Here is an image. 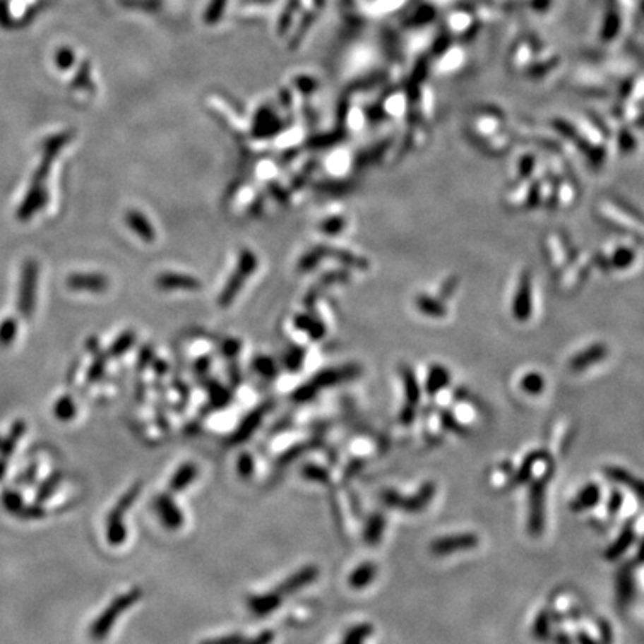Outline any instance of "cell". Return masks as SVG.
I'll use <instances>...</instances> for the list:
<instances>
[{"label": "cell", "mask_w": 644, "mask_h": 644, "mask_svg": "<svg viewBox=\"0 0 644 644\" xmlns=\"http://www.w3.org/2000/svg\"><path fill=\"white\" fill-rule=\"evenodd\" d=\"M141 494V483L131 485L117 504L111 508L106 518V540L111 546H121L127 540V528H126V512L138 500Z\"/></svg>", "instance_id": "obj_2"}, {"label": "cell", "mask_w": 644, "mask_h": 644, "mask_svg": "<svg viewBox=\"0 0 644 644\" xmlns=\"http://www.w3.org/2000/svg\"><path fill=\"white\" fill-rule=\"evenodd\" d=\"M2 440H4V439H2V437H0V445H2Z\"/></svg>", "instance_id": "obj_62"}, {"label": "cell", "mask_w": 644, "mask_h": 644, "mask_svg": "<svg viewBox=\"0 0 644 644\" xmlns=\"http://www.w3.org/2000/svg\"><path fill=\"white\" fill-rule=\"evenodd\" d=\"M544 460H549V453L546 451H535V452H531L525 460H523L522 465L519 467V470L516 472V475L513 476L512 479V487H519L522 485V483H525L531 479L532 476V470H534V465L539 463V461H544Z\"/></svg>", "instance_id": "obj_24"}, {"label": "cell", "mask_w": 644, "mask_h": 644, "mask_svg": "<svg viewBox=\"0 0 644 644\" xmlns=\"http://www.w3.org/2000/svg\"><path fill=\"white\" fill-rule=\"evenodd\" d=\"M303 451H304V446H302V445H295V446H292L291 449H288L287 452H284V453L280 455L279 464H280V465H285V464L291 463L292 460L297 458V456H300V455L303 453Z\"/></svg>", "instance_id": "obj_53"}, {"label": "cell", "mask_w": 644, "mask_h": 644, "mask_svg": "<svg viewBox=\"0 0 644 644\" xmlns=\"http://www.w3.org/2000/svg\"><path fill=\"white\" fill-rule=\"evenodd\" d=\"M236 470L242 479H249L255 472L254 456L248 452H242L236 461Z\"/></svg>", "instance_id": "obj_40"}, {"label": "cell", "mask_w": 644, "mask_h": 644, "mask_svg": "<svg viewBox=\"0 0 644 644\" xmlns=\"http://www.w3.org/2000/svg\"><path fill=\"white\" fill-rule=\"evenodd\" d=\"M456 287H458V278H456V276L448 278L445 282H443V285L440 288V297L441 299L451 297V295L455 292Z\"/></svg>", "instance_id": "obj_52"}, {"label": "cell", "mask_w": 644, "mask_h": 644, "mask_svg": "<svg viewBox=\"0 0 644 644\" xmlns=\"http://www.w3.org/2000/svg\"><path fill=\"white\" fill-rule=\"evenodd\" d=\"M142 598V589L141 588H133L127 592L117 595L111 602L109 606H106V609L96 617L90 626V637L93 640H103L112 631L115 626L118 617L123 616L130 607H133L139 600Z\"/></svg>", "instance_id": "obj_1"}, {"label": "cell", "mask_w": 644, "mask_h": 644, "mask_svg": "<svg viewBox=\"0 0 644 644\" xmlns=\"http://www.w3.org/2000/svg\"><path fill=\"white\" fill-rule=\"evenodd\" d=\"M624 506V495L619 492V491H612L610 494V499H609V504H607V510H609V513L612 516L617 515V512H619V510L622 508Z\"/></svg>", "instance_id": "obj_50"}, {"label": "cell", "mask_w": 644, "mask_h": 644, "mask_svg": "<svg viewBox=\"0 0 644 644\" xmlns=\"http://www.w3.org/2000/svg\"><path fill=\"white\" fill-rule=\"evenodd\" d=\"M607 355H609L607 346L604 343H597L588 349H583V351H580L577 355H574L568 362V367L571 371H582L590 366L597 364V362H601Z\"/></svg>", "instance_id": "obj_13"}, {"label": "cell", "mask_w": 644, "mask_h": 644, "mask_svg": "<svg viewBox=\"0 0 644 644\" xmlns=\"http://www.w3.org/2000/svg\"><path fill=\"white\" fill-rule=\"evenodd\" d=\"M318 577L319 568L314 566V564H311V566H304L300 570L294 571L291 576H288L287 579L278 586L276 590L282 597H290L295 592H300L304 588L311 586Z\"/></svg>", "instance_id": "obj_9"}, {"label": "cell", "mask_w": 644, "mask_h": 644, "mask_svg": "<svg viewBox=\"0 0 644 644\" xmlns=\"http://www.w3.org/2000/svg\"><path fill=\"white\" fill-rule=\"evenodd\" d=\"M255 266H257V260H255V257H254V255H252L251 252H244V254H242L237 270L234 272V276L232 278L230 284H228V287L225 288L224 294L221 295V303H222V304H228V303H230V302L234 299V295H236L237 290H240L242 284H244L245 278L254 270Z\"/></svg>", "instance_id": "obj_11"}, {"label": "cell", "mask_w": 644, "mask_h": 644, "mask_svg": "<svg viewBox=\"0 0 644 644\" xmlns=\"http://www.w3.org/2000/svg\"><path fill=\"white\" fill-rule=\"evenodd\" d=\"M416 306L421 309V312L429 316L440 318L446 315V306L443 304V302H439L433 297H428V295H418L415 300Z\"/></svg>", "instance_id": "obj_34"}, {"label": "cell", "mask_w": 644, "mask_h": 644, "mask_svg": "<svg viewBox=\"0 0 644 644\" xmlns=\"http://www.w3.org/2000/svg\"><path fill=\"white\" fill-rule=\"evenodd\" d=\"M451 382V374L446 367L443 366H433L428 371L427 376V383L425 389L429 395H437L440 391H443Z\"/></svg>", "instance_id": "obj_25"}, {"label": "cell", "mask_w": 644, "mask_h": 644, "mask_svg": "<svg viewBox=\"0 0 644 644\" xmlns=\"http://www.w3.org/2000/svg\"><path fill=\"white\" fill-rule=\"evenodd\" d=\"M44 198H45V196H44L42 186H40L39 184H33L29 190V194H27L25 200L23 201L21 208L18 209V218L29 220L32 217V213L42 206Z\"/></svg>", "instance_id": "obj_26"}, {"label": "cell", "mask_w": 644, "mask_h": 644, "mask_svg": "<svg viewBox=\"0 0 644 644\" xmlns=\"http://www.w3.org/2000/svg\"><path fill=\"white\" fill-rule=\"evenodd\" d=\"M415 415H416L415 407L406 405L400 412V422L405 424V425H410L415 421Z\"/></svg>", "instance_id": "obj_55"}, {"label": "cell", "mask_w": 644, "mask_h": 644, "mask_svg": "<svg viewBox=\"0 0 644 644\" xmlns=\"http://www.w3.org/2000/svg\"><path fill=\"white\" fill-rule=\"evenodd\" d=\"M126 220H127V224L130 225V228H133V230L136 232L143 240L151 242L154 239V232L151 228V224L146 221L145 217H142V213H139L136 210H129Z\"/></svg>", "instance_id": "obj_30"}, {"label": "cell", "mask_w": 644, "mask_h": 644, "mask_svg": "<svg viewBox=\"0 0 644 644\" xmlns=\"http://www.w3.org/2000/svg\"><path fill=\"white\" fill-rule=\"evenodd\" d=\"M604 473L607 475V477L616 483H621V485L626 487L629 491H634L638 496H643L644 499V482L640 480L637 476L633 473H629L628 470L621 468V467H614L609 465L604 468Z\"/></svg>", "instance_id": "obj_18"}, {"label": "cell", "mask_w": 644, "mask_h": 644, "mask_svg": "<svg viewBox=\"0 0 644 644\" xmlns=\"http://www.w3.org/2000/svg\"><path fill=\"white\" fill-rule=\"evenodd\" d=\"M76 405L72 397L63 395L54 405V416L61 422H69L76 416Z\"/></svg>", "instance_id": "obj_33"}, {"label": "cell", "mask_w": 644, "mask_h": 644, "mask_svg": "<svg viewBox=\"0 0 644 644\" xmlns=\"http://www.w3.org/2000/svg\"><path fill=\"white\" fill-rule=\"evenodd\" d=\"M532 312V288L530 272H522L512 303V314L518 321H527Z\"/></svg>", "instance_id": "obj_8"}, {"label": "cell", "mask_w": 644, "mask_h": 644, "mask_svg": "<svg viewBox=\"0 0 644 644\" xmlns=\"http://www.w3.org/2000/svg\"><path fill=\"white\" fill-rule=\"evenodd\" d=\"M25 429L27 425L24 421L13 422L9 434L2 440V445H0V456H2V458L8 460L11 455H13V452H16L18 446L20 439L25 434Z\"/></svg>", "instance_id": "obj_27"}, {"label": "cell", "mask_w": 644, "mask_h": 644, "mask_svg": "<svg viewBox=\"0 0 644 644\" xmlns=\"http://www.w3.org/2000/svg\"><path fill=\"white\" fill-rule=\"evenodd\" d=\"M436 495V485L433 482H427L415 495L405 496L395 489H383L381 492V500L385 506L402 510L407 513H418L433 501Z\"/></svg>", "instance_id": "obj_3"}, {"label": "cell", "mask_w": 644, "mask_h": 644, "mask_svg": "<svg viewBox=\"0 0 644 644\" xmlns=\"http://www.w3.org/2000/svg\"><path fill=\"white\" fill-rule=\"evenodd\" d=\"M45 516H47V510L42 507V504H39V503L24 506L21 508V512L17 515V518L23 519V520H37V519H44Z\"/></svg>", "instance_id": "obj_43"}, {"label": "cell", "mask_w": 644, "mask_h": 644, "mask_svg": "<svg viewBox=\"0 0 644 644\" xmlns=\"http://www.w3.org/2000/svg\"><path fill=\"white\" fill-rule=\"evenodd\" d=\"M102 373H103V361L94 362V364L90 369V371H88V379L90 381H97L102 376Z\"/></svg>", "instance_id": "obj_56"}, {"label": "cell", "mask_w": 644, "mask_h": 644, "mask_svg": "<svg viewBox=\"0 0 644 644\" xmlns=\"http://www.w3.org/2000/svg\"><path fill=\"white\" fill-rule=\"evenodd\" d=\"M386 528V519L382 513L374 512L371 513L367 520L364 530H362V540L369 546L379 544L383 539V532Z\"/></svg>", "instance_id": "obj_20"}, {"label": "cell", "mask_w": 644, "mask_h": 644, "mask_svg": "<svg viewBox=\"0 0 644 644\" xmlns=\"http://www.w3.org/2000/svg\"><path fill=\"white\" fill-rule=\"evenodd\" d=\"M376 576H378V566L371 561H367L359 564L358 567L351 571L347 577V583L352 589L361 590L369 588L374 582Z\"/></svg>", "instance_id": "obj_16"}, {"label": "cell", "mask_w": 644, "mask_h": 644, "mask_svg": "<svg viewBox=\"0 0 644 644\" xmlns=\"http://www.w3.org/2000/svg\"><path fill=\"white\" fill-rule=\"evenodd\" d=\"M634 257H636V254L633 249H629V248H617L613 255H612V258H610V266L616 267V268H626L628 266L633 264L634 261Z\"/></svg>", "instance_id": "obj_39"}, {"label": "cell", "mask_w": 644, "mask_h": 644, "mask_svg": "<svg viewBox=\"0 0 644 644\" xmlns=\"http://www.w3.org/2000/svg\"><path fill=\"white\" fill-rule=\"evenodd\" d=\"M0 503H2V507L12 516H17L21 512V508L25 506L21 494L18 491L8 488L4 489L2 495H0Z\"/></svg>", "instance_id": "obj_35"}, {"label": "cell", "mask_w": 644, "mask_h": 644, "mask_svg": "<svg viewBox=\"0 0 644 644\" xmlns=\"http://www.w3.org/2000/svg\"><path fill=\"white\" fill-rule=\"evenodd\" d=\"M589 266H590L589 261H585V263H582V264H576V266H574L571 275L567 278V285H568L570 288L580 285L582 282L586 279V276H588V273H589Z\"/></svg>", "instance_id": "obj_44"}, {"label": "cell", "mask_w": 644, "mask_h": 644, "mask_svg": "<svg viewBox=\"0 0 644 644\" xmlns=\"http://www.w3.org/2000/svg\"><path fill=\"white\" fill-rule=\"evenodd\" d=\"M67 287L73 291L102 292L107 288V279L102 275H72L67 279Z\"/></svg>", "instance_id": "obj_19"}, {"label": "cell", "mask_w": 644, "mask_h": 644, "mask_svg": "<svg viewBox=\"0 0 644 644\" xmlns=\"http://www.w3.org/2000/svg\"><path fill=\"white\" fill-rule=\"evenodd\" d=\"M36 472H37V467H36V465H32L29 470H27V473H24V476H23V480H24L25 483H30V482L33 480V477H35Z\"/></svg>", "instance_id": "obj_57"}, {"label": "cell", "mask_w": 644, "mask_h": 644, "mask_svg": "<svg viewBox=\"0 0 644 644\" xmlns=\"http://www.w3.org/2000/svg\"><path fill=\"white\" fill-rule=\"evenodd\" d=\"M556 644H571V638L566 634L556 636Z\"/></svg>", "instance_id": "obj_60"}, {"label": "cell", "mask_w": 644, "mask_h": 644, "mask_svg": "<svg viewBox=\"0 0 644 644\" xmlns=\"http://www.w3.org/2000/svg\"><path fill=\"white\" fill-rule=\"evenodd\" d=\"M155 515L158 516L161 525L169 531H178L184 527L185 516L181 507L174 503L170 494H160L153 501Z\"/></svg>", "instance_id": "obj_6"}, {"label": "cell", "mask_w": 644, "mask_h": 644, "mask_svg": "<svg viewBox=\"0 0 644 644\" xmlns=\"http://www.w3.org/2000/svg\"><path fill=\"white\" fill-rule=\"evenodd\" d=\"M302 476L309 482L322 483V485H326L331 479L328 468L318 464H304L302 468Z\"/></svg>", "instance_id": "obj_37"}, {"label": "cell", "mask_w": 644, "mask_h": 644, "mask_svg": "<svg viewBox=\"0 0 644 644\" xmlns=\"http://www.w3.org/2000/svg\"><path fill=\"white\" fill-rule=\"evenodd\" d=\"M157 284L166 290H198L200 284L194 278L184 275H163L157 279Z\"/></svg>", "instance_id": "obj_29"}, {"label": "cell", "mask_w": 644, "mask_h": 644, "mask_svg": "<svg viewBox=\"0 0 644 644\" xmlns=\"http://www.w3.org/2000/svg\"><path fill=\"white\" fill-rule=\"evenodd\" d=\"M246 638L245 636H242L239 633L233 634H227V636H220V637H212L208 640H203L200 644H245Z\"/></svg>", "instance_id": "obj_46"}, {"label": "cell", "mask_w": 644, "mask_h": 644, "mask_svg": "<svg viewBox=\"0 0 644 644\" xmlns=\"http://www.w3.org/2000/svg\"><path fill=\"white\" fill-rule=\"evenodd\" d=\"M534 167V157L532 155H525L519 163V177L520 178H528L530 173L532 172Z\"/></svg>", "instance_id": "obj_54"}, {"label": "cell", "mask_w": 644, "mask_h": 644, "mask_svg": "<svg viewBox=\"0 0 644 644\" xmlns=\"http://www.w3.org/2000/svg\"><path fill=\"white\" fill-rule=\"evenodd\" d=\"M255 371L260 373L263 378H267V379H272L276 376L278 370H276V366H275V362L272 359H268V358H258L257 361H255Z\"/></svg>", "instance_id": "obj_45"}, {"label": "cell", "mask_w": 644, "mask_h": 644, "mask_svg": "<svg viewBox=\"0 0 644 644\" xmlns=\"http://www.w3.org/2000/svg\"><path fill=\"white\" fill-rule=\"evenodd\" d=\"M550 633H552V617H550L549 612L543 610L535 617L532 625V636L537 640L546 641L550 637Z\"/></svg>", "instance_id": "obj_36"}, {"label": "cell", "mask_w": 644, "mask_h": 644, "mask_svg": "<svg viewBox=\"0 0 644 644\" xmlns=\"http://www.w3.org/2000/svg\"><path fill=\"white\" fill-rule=\"evenodd\" d=\"M600 500H601L600 487L597 485V483H589V485H586L579 494H577L576 499L571 501L570 508L573 510V512L579 513V512H583V510L592 508L594 506H597L600 503Z\"/></svg>", "instance_id": "obj_22"}, {"label": "cell", "mask_w": 644, "mask_h": 644, "mask_svg": "<svg viewBox=\"0 0 644 644\" xmlns=\"http://www.w3.org/2000/svg\"><path fill=\"white\" fill-rule=\"evenodd\" d=\"M316 393H318V391L314 388V385H312L311 382H307V383L302 385L300 388L295 389L294 394H292V400H294L295 402H306V401H309V400L315 398Z\"/></svg>", "instance_id": "obj_47"}, {"label": "cell", "mask_w": 644, "mask_h": 644, "mask_svg": "<svg viewBox=\"0 0 644 644\" xmlns=\"http://www.w3.org/2000/svg\"><path fill=\"white\" fill-rule=\"evenodd\" d=\"M637 562L638 564H644V540L641 542L640 549H638V552H637Z\"/></svg>", "instance_id": "obj_61"}, {"label": "cell", "mask_w": 644, "mask_h": 644, "mask_svg": "<svg viewBox=\"0 0 644 644\" xmlns=\"http://www.w3.org/2000/svg\"><path fill=\"white\" fill-rule=\"evenodd\" d=\"M198 476V467L194 463H184L170 477L169 489L173 494L185 491Z\"/></svg>", "instance_id": "obj_17"}, {"label": "cell", "mask_w": 644, "mask_h": 644, "mask_svg": "<svg viewBox=\"0 0 644 644\" xmlns=\"http://www.w3.org/2000/svg\"><path fill=\"white\" fill-rule=\"evenodd\" d=\"M276 638V634L272 629H264L258 636H255L251 640H246L245 644H272Z\"/></svg>", "instance_id": "obj_51"}, {"label": "cell", "mask_w": 644, "mask_h": 644, "mask_svg": "<svg viewBox=\"0 0 644 644\" xmlns=\"http://www.w3.org/2000/svg\"><path fill=\"white\" fill-rule=\"evenodd\" d=\"M522 391H525L530 395H539L544 389V379L539 373H528L523 376L520 381Z\"/></svg>", "instance_id": "obj_38"}, {"label": "cell", "mask_w": 644, "mask_h": 644, "mask_svg": "<svg viewBox=\"0 0 644 644\" xmlns=\"http://www.w3.org/2000/svg\"><path fill=\"white\" fill-rule=\"evenodd\" d=\"M230 401V394L221 386H215L210 389V402L213 407H225Z\"/></svg>", "instance_id": "obj_48"}, {"label": "cell", "mask_w": 644, "mask_h": 644, "mask_svg": "<svg viewBox=\"0 0 644 644\" xmlns=\"http://www.w3.org/2000/svg\"><path fill=\"white\" fill-rule=\"evenodd\" d=\"M601 213H602V217L606 218L607 221H610V222H613L616 225H621L624 230L640 232L641 228H643V227H640L637 220L633 218V215H631L629 212H626L624 208L606 203L604 206H601Z\"/></svg>", "instance_id": "obj_15"}, {"label": "cell", "mask_w": 644, "mask_h": 644, "mask_svg": "<svg viewBox=\"0 0 644 644\" xmlns=\"http://www.w3.org/2000/svg\"><path fill=\"white\" fill-rule=\"evenodd\" d=\"M6 470H8V461L0 456V480H4V477L6 475Z\"/></svg>", "instance_id": "obj_59"}, {"label": "cell", "mask_w": 644, "mask_h": 644, "mask_svg": "<svg viewBox=\"0 0 644 644\" xmlns=\"http://www.w3.org/2000/svg\"><path fill=\"white\" fill-rule=\"evenodd\" d=\"M634 540H636L634 525H633V522H628L624 527V530L621 531L619 537H617V539L612 543V546L606 550V558L609 561H616L617 558H621L629 549V546L634 543Z\"/></svg>", "instance_id": "obj_21"}, {"label": "cell", "mask_w": 644, "mask_h": 644, "mask_svg": "<svg viewBox=\"0 0 644 644\" xmlns=\"http://www.w3.org/2000/svg\"><path fill=\"white\" fill-rule=\"evenodd\" d=\"M268 410H270V405H268V402H264V405H260L257 409L249 412L245 418L242 419L236 431L232 434V437H230L232 445L245 443L251 436H254V433L257 431L258 427L261 425L264 416L267 415Z\"/></svg>", "instance_id": "obj_10"}, {"label": "cell", "mask_w": 644, "mask_h": 644, "mask_svg": "<svg viewBox=\"0 0 644 644\" xmlns=\"http://www.w3.org/2000/svg\"><path fill=\"white\" fill-rule=\"evenodd\" d=\"M479 544V537L472 532H464V534H455V535H448V537H441V539H437L431 543L429 549H431V554L437 556H446L452 554H458V552H467V550H472Z\"/></svg>", "instance_id": "obj_7"}, {"label": "cell", "mask_w": 644, "mask_h": 644, "mask_svg": "<svg viewBox=\"0 0 644 644\" xmlns=\"http://www.w3.org/2000/svg\"><path fill=\"white\" fill-rule=\"evenodd\" d=\"M401 379H402V385H405L407 405L416 407V405L421 401V388H419L418 381H416V376H415L413 370L410 367H402Z\"/></svg>", "instance_id": "obj_28"}, {"label": "cell", "mask_w": 644, "mask_h": 644, "mask_svg": "<svg viewBox=\"0 0 644 644\" xmlns=\"http://www.w3.org/2000/svg\"><path fill=\"white\" fill-rule=\"evenodd\" d=\"M37 273L39 267L33 260H27L23 264V273L20 282V294H18V311L23 316L29 318L33 314L35 299L37 290Z\"/></svg>", "instance_id": "obj_5"}, {"label": "cell", "mask_w": 644, "mask_h": 644, "mask_svg": "<svg viewBox=\"0 0 644 644\" xmlns=\"http://www.w3.org/2000/svg\"><path fill=\"white\" fill-rule=\"evenodd\" d=\"M64 479V475L63 472H54L48 479H45L42 483H40V487L36 492V503L39 504H42L44 501H47L49 496L57 491V488L61 485V482Z\"/></svg>", "instance_id": "obj_32"}, {"label": "cell", "mask_w": 644, "mask_h": 644, "mask_svg": "<svg viewBox=\"0 0 644 644\" xmlns=\"http://www.w3.org/2000/svg\"><path fill=\"white\" fill-rule=\"evenodd\" d=\"M358 369L357 367H345V369H334V370H326L318 373L315 378L311 381L314 388L316 391H319L321 388H328L334 386L338 383L346 382L349 379H354L355 376H358Z\"/></svg>", "instance_id": "obj_14"}, {"label": "cell", "mask_w": 644, "mask_h": 644, "mask_svg": "<svg viewBox=\"0 0 644 644\" xmlns=\"http://www.w3.org/2000/svg\"><path fill=\"white\" fill-rule=\"evenodd\" d=\"M440 422H441L443 427L448 429V431H452V433L460 434V436H465L467 434V428H464V425L458 419H456L449 410H441L440 412Z\"/></svg>", "instance_id": "obj_41"}, {"label": "cell", "mask_w": 644, "mask_h": 644, "mask_svg": "<svg viewBox=\"0 0 644 644\" xmlns=\"http://www.w3.org/2000/svg\"><path fill=\"white\" fill-rule=\"evenodd\" d=\"M550 480V472L544 476L535 479L528 492V531L531 535L539 537L544 530L546 522V488Z\"/></svg>", "instance_id": "obj_4"}, {"label": "cell", "mask_w": 644, "mask_h": 644, "mask_svg": "<svg viewBox=\"0 0 644 644\" xmlns=\"http://www.w3.org/2000/svg\"><path fill=\"white\" fill-rule=\"evenodd\" d=\"M634 595V576H633V568H631L629 564L624 566L619 570V574H617V600H619V604H622L624 607H626L628 604L633 600Z\"/></svg>", "instance_id": "obj_23"}, {"label": "cell", "mask_w": 644, "mask_h": 644, "mask_svg": "<svg viewBox=\"0 0 644 644\" xmlns=\"http://www.w3.org/2000/svg\"><path fill=\"white\" fill-rule=\"evenodd\" d=\"M577 640H579L580 644H597L592 638H590L588 634L585 633H579V636H577Z\"/></svg>", "instance_id": "obj_58"}, {"label": "cell", "mask_w": 644, "mask_h": 644, "mask_svg": "<svg viewBox=\"0 0 644 644\" xmlns=\"http://www.w3.org/2000/svg\"><path fill=\"white\" fill-rule=\"evenodd\" d=\"M17 335V322L16 319L8 318L0 324V346H8L13 342Z\"/></svg>", "instance_id": "obj_42"}, {"label": "cell", "mask_w": 644, "mask_h": 644, "mask_svg": "<svg viewBox=\"0 0 644 644\" xmlns=\"http://www.w3.org/2000/svg\"><path fill=\"white\" fill-rule=\"evenodd\" d=\"M373 631H374L373 625L367 624V622L354 625L352 628H349L346 631L340 644H364L367 641V638L371 637Z\"/></svg>", "instance_id": "obj_31"}, {"label": "cell", "mask_w": 644, "mask_h": 644, "mask_svg": "<svg viewBox=\"0 0 644 644\" xmlns=\"http://www.w3.org/2000/svg\"><path fill=\"white\" fill-rule=\"evenodd\" d=\"M282 601H284V597H282L278 590H272V592L249 597L246 601V606L254 616L266 617L275 613L280 607Z\"/></svg>", "instance_id": "obj_12"}, {"label": "cell", "mask_w": 644, "mask_h": 644, "mask_svg": "<svg viewBox=\"0 0 644 644\" xmlns=\"http://www.w3.org/2000/svg\"><path fill=\"white\" fill-rule=\"evenodd\" d=\"M134 340V335L133 333H126L124 335H121V338L112 345V349H111V354L112 355H119V354H124L127 349L130 347V345L133 343Z\"/></svg>", "instance_id": "obj_49"}]
</instances>
